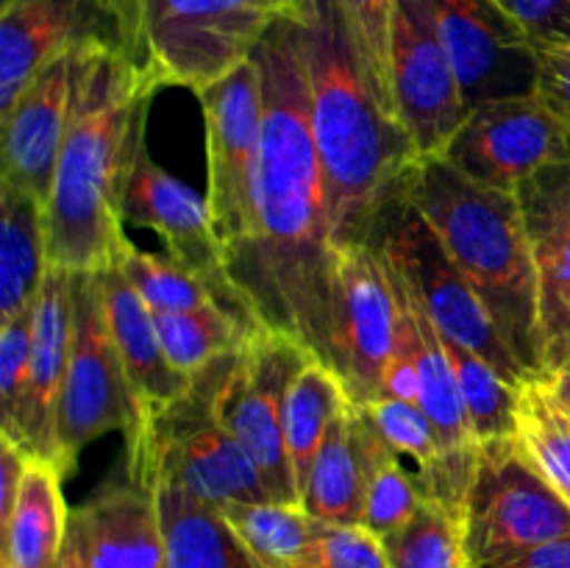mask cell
I'll use <instances>...</instances> for the list:
<instances>
[{"instance_id":"43","label":"cell","mask_w":570,"mask_h":568,"mask_svg":"<svg viewBox=\"0 0 570 568\" xmlns=\"http://www.w3.org/2000/svg\"><path fill=\"white\" fill-rule=\"evenodd\" d=\"M59 568H89L87 560H83L81 549H78L76 538L70 535V529H67V540H65V551H61Z\"/></svg>"},{"instance_id":"35","label":"cell","mask_w":570,"mask_h":568,"mask_svg":"<svg viewBox=\"0 0 570 568\" xmlns=\"http://www.w3.org/2000/svg\"><path fill=\"white\" fill-rule=\"evenodd\" d=\"M356 410L367 418V423L382 434L384 443L395 454L412 457L417 462V471L438 457V432L423 407L399 399H379L365 407H356Z\"/></svg>"},{"instance_id":"33","label":"cell","mask_w":570,"mask_h":568,"mask_svg":"<svg viewBox=\"0 0 570 568\" xmlns=\"http://www.w3.org/2000/svg\"><path fill=\"white\" fill-rule=\"evenodd\" d=\"M515 438L529 460L570 501V410L546 379H532L521 388Z\"/></svg>"},{"instance_id":"38","label":"cell","mask_w":570,"mask_h":568,"mask_svg":"<svg viewBox=\"0 0 570 568\" xmlns=\"http://www.w3.org/2000/svg\"><path fill=\"white\" fill-rule=\"evenodd\" d=\"M323 568H390L382 538L367 527H340L321 521Z\"/></svg>"},{"instance_id":"25","label":"cell","mask_w":570,"mask_h":568,"mask_svg":"<svg viewBox=\"0 0 570 568\" xmlns=\"http://www.w3.org/2000/svg\"><path fill=\"white\" fill-rule=\"evenodd\" d=\"M48 267L45 204L0 184V323L31 310Z\"/></svg>"},{"instance_id":"28","label":"cell","mask_w":570,"mask_h":568,"mask_svg":"<svg viewBox=\"0 0 570 568\" xmlns=\"http://www.w3.org/2000/svg\"><path fill=\"white\" fill-rule=\"evenodd\" d=\"M223 516L245 540L256 568H323L321 521L301 505H228Z\"/></svg>"},{"instance_id":"36","label":"cell","mask_w":570,"mask_h":568,"mask_svg":"<svg viewBox=\"0 0 570 568\" xmlns=\"http://www.w3.org/2000/svg\"><path fill=\"white\" fill-rule=\"evenodd\" d=\"M33 306L11 321L0 323V432L17 440L22 390L31 362Z\"/></svg>"},{"instance_id":"30","label":"cell","mask_w":570,"mask_h":568,"mask_svg":"<svg viewBox=\"0 0 570 568\" xmlns=\"http://www.w3.org/2000/svg\"><path fill=\"white\" fill-rule=\"evenodd\" d=\"M356 440L367 468V505L362 527L371 529L376 538H387L415 516L417 507L423 505V490L415 473L401 466V454L384 443L382 434L367 423L360 410H356Z\"/></svg>"},{"instance_id":"16","label":"cell","mask_w":570,"mask_h":568,"mask_svg":"<svg viewBox=\"0 0 570 568\" xmlns=\"http://www.w3.org/2000/svg\"><path fill=\"white\" fill-rule=\"evenodd\" d=\"M120 50L117 0H3L0 6V111L45 65L81 45Z\"/></svg>"},{"instance_id":"34","label":"cell","mask_w":570,"mask_h":568,"mask_svg":"<svg viewBox=\"0 0 570 568\" xmlns=\"http://www.w3.org/2000/svg\"><path fill=\"white\" fill-rule=\"evenodd\" d=\"M382 543L390 568H468L462 523L438 501L423 499L415 516Z\"/></svg>"},{"instance_id":"29","label":"cell","mask_w":570,"mask_h":568,"mask_svg":"<svg viewBox=\"0 0 570 568\" xmlns=\"http://www.w3.org/2000/svg\"><path fill=\"white\" fill-rule=\"evenodd\" d=\"M154 321L167 360L187 376H195L220 356L234 354L262 332L217 304L193 312H154Z\"/></svg>"},{"instance_id":"31","label":"cell","mask_w":570,"mask_h":568,"mask_svg":"<svg viewBox=\"0 0 570 568\" xmlns=\"http://www.w3.org/2000/svg\"><path fill=\"white\" fill-rule=\"evenodd\" d=\"M443 345L451 365H454L456 384H460V395L462 404H465L473 440L476 443H488V440L515 438L518 399H521L523 384L521 388L512 384L488 360H482L473 351L462 349L454 340L443 337Z\"/></svg>"},{"instance_id":"17","label":"cell","mask_w":570,"mask_h":568,"mask_svg":"<svg viewBox=\"0 0 570 568\" xmlns=\"http://www.w3.org/2000/svg\"><path fill=\"white\" fill-rule=\"evenodd\" d=\"M438 17L468 111L488 100L534 92L532 42L488 0H438Z\"/></svg>"},{"instance_id":"41","label":"cell","mask_w":570,"mask_h":568,"mask_svg":"<svg viewBox=\"0 0 570 568\" xmlns=\"http://www.w3.org/2000/svg\"><path fill=\"white\" fill-rule=\"evenodd\" d=\"M468 568H570V535Z\"/></svg>"},{"instance_id":"9","label":"cell","mask_w":570,"mask_h":568,"mask_svg":"<svg viewBox=\"0 0 570 568\" xmlns=\"http://www.w3.org/2000/svg\"><path fill=\"white\" fill-rule=\"evenodd\" d=\"M111 429L131 443L142 415L111 337L100 271L72 273V349L59 410L61 473H72L78 454Z\"/></svg>"},{"instance_id":"3","label":"cell","mask_w":570,"mask_h":568,"mask_svg":"<svg viewBox=\"0 0 570 568\" xmlns=\"http://www.w3.org/2000/svg\"><path fill=\"white\" fill-rule=\"evenodd\" d=\"M154 95L111 45L72 50L70 123L45 204L50 265L70 273L109 267L122 234V178L145 139Z\"/></svg>"},{"instance_id":"37","label":"cell","mask_w":570,"mask_h":568,"mask_svg":"<svg viewBox=\"0 0 570 568\" xmlns=\"http://www.w3.org/2000/svg\"><path fill=\"white\" fill-rule=\"evenodd\" d=\"M340 6H343L356 39H360V48L365 53L379 89L393 104V89H390V33H393V17L399 0H340Z\"/></svg>"},{"instance_id":"39","label":"cell","mask_w":570,"mask_h":568,"mask_svg":"<svg viewBox=\"0 0 570 568\" xmlns=\"http://www.w3.org/2000/svg\"><path fill=\"white\" fill-rule=\"evenodd\" d=\"M532 50L538 61L534 95L570 134V48L560 42H532Z\"/></svg>"},{"instance_id":"1","label":"cell","mask_w":570,"mask_h":568,"mask_svg":"<svg viewBox=\"0 0 570 568\" xmlns=\"http://www.w3.org/2000/svg\"><path fill=\"white\" fill-rule=\"evenodd\" d=\"M262 72L254 228L226 271L259 326L304 345L337 373L343 287L326 178L309 120V87L289 11L250 53Z\"/></svg>"},{"instance_id":"32","label":"cell","mask_w":570,"mask_h":568,"mask_svg":"<svg viewBox=\"0 0 570 568\" xmlns=\"http://www.w3.org/2000/svg\"><path fill=\"white\" fill-rule=\"evenodd\" d=\"M111 262L120 267L122 276L134 284V290L142 295V301L154 312H193L215 304L223 306L220 295L198 273L173 259L167 251L165 254L139 251L126 234H120V239H117Z\"/></svg>"},{"instance_id":"7","label":"cell","mask_w":570,"mask_h":568,"mask_svg":"<svg viewBox=\"0 0 570 568\" xmlns=\"http://www.w3.org/2000/svg\"><path fill=\"white\" fill-rule=\"evenodd\" d=\"M373 243L401 273L406 287L415 293L443 337L488 360L518 388L532 382V376L523 371L510 345L504 343L479 293L451 259L443 239L434 234L423 212L406 195H401L382 217Z\"/></svg>"},{"instance_id":"6","label":"cell","mask_w":570,"mask_h":568,"mask_svg":"<svg viewBox=\"0 0 570 568\" xmlns=\"http://www.w3.org/2000/svg\"><path fill=\"white\" fill-rule=\"evenodd\" d=\"M220 360L195 373L187 393L150 421L137 457L126 460V477L154 488L170 479L215 507L271 505V490L239 440L217 421L215 390Z\"/></svg>"},{"instance_id":"26","label":"cell","mask_w":570,"mask_h":568,"mask_svg":"<svg viewBox=\"0 0 570 568\" xmlns=\"http://www.w3.org/2000/svg\"><path fill=\"white\" fill-rule=\"evenodd\" d=\"M365 505L367 468L356 440V410L348 404L334 418L317 451L301 507L323 523L356 527L365 521Z\"/></svg>"},{"instance_id":"8","label":"cell","mask_w":570,"mask_h":568,"mask_svg":"<svg viewBox=\"0 0 570 568\" xmlns=\"http://www.w3.org/2000/svg\"><path fill=\"white\" fill-rule=\"evenodd\" d=\"M312 360L304 345L271 329L220 356L215 415L256 462L273 505H301L284 449V404L295 376Z\"/></svg>"},{"instance_id":"14","label":"cell","mask_w":570,"mask_h":568,"mask_svg":"<svg viewBox=\"0 0 570 568\" xmlns=\"http://www.w3.org/2000/svg\"><path fill=\"white\" fill-rule=\"evenodd\" d=\"M120 217L159 232L167 245V254L187 265L193 273H198L220 295L223 306L232 315H237L248 326L265 329L259 326V321L228 276L226 256H223V245L215 234L206 195H200L187 182L165 170L148 154L145 139H139L126 167L120 189Z\"/></svg>"},{"instance_id":"19","label":"cell","mask_w":570,"mask_h":568,"mask_svg":"<svg viewBox=\"0 0 570 568\" xmlns=\"http://www.w3.org/2000/svg\"><path fill=\"white\" fill-rule=\"evenodd\" d=\"M534 271L546 379L570 362V165L551 167L518 189Z\"/></svg>"},{"instance_id":"40","label":"cell","mask_w":570,"mask_h":568,"mask_svg":"<svg viewBox=\"0 0 570 568\" xmlns=\"http://www.w3.org/2000/svg\"><path fill=\"white\" fill-rule=\"evenodd\" d=\"M488 3L529 42L549 39L551 31L570 14V0H488Z\"/></svg>"},{"instance_id":"10","label":"cell","mask_w":570,"mask_h":568,"mask_svg":"<svg viewBox=\"0 0 570 568\" xmlns=\"http://www.w3.org/2000/svg\"><path fill=\"white\" fill-rule=\"evenodd\" d=\"M570 535V501L518 438L479 443L476 473L462 516L468 566Z\"/></svg>"},{"instance_id":"27","label":"cell","mask_w":570,"mask_h":568,"mask_svg":"<svg viewBox=\"0 0 570 568\" xmlns=\"http://www.w3.org/2000/svg\"><path fill=\"white\" fill-rule=\"evenodd\" d=\"M348 404L351 399L343 382L323 362H306L304 371L295 376L287 393V404H284V449H287L298 501L304 496L315 457L326 440L328 429H332L334 418Z\"/></svg>"},{"instance_id":"5","label":"cell","mask_w":570,"mask_h":568,"mask_svg":"<svg viewBox=\"0 0 570 568\" xmlns=\"http://www.w3.org/2000/svg\"><path fill=\"white\" fill-rule=\"evenodd\" d=\"M295 0H117L120 53L148 89L200 92L250 59Z\"/></svg>"},{"instance_id":"21","label":"cell","mask_w":570,"mask_h":568,"mask_svg":"<svg viewBox=\"0 0 570 568\" xmlns=\"http://www.w3.org/2000/svg\"><path fill=\"white\" fill-rule=\"evenodd\" d=\"M70 535L89 568H167V543L154 488L109 479L70 510Z\"/></svg>"},{"instance_id":"2","label":"cell","mask_w":570,"mask_h":568,"mask_svg":"<svg viewBox=\"0 0 570 568\" xmlns=\"http://www.w3.org/2000/svg\"><path fill=\"white\" fill-rule=\"evenodd\" d=\"M289 17L309 87L334 243L340 251L367 245L404 195L421 154L379 89L340 0H295Z\"/></svg>"},{"instance_id":"11","label":"cell","mask_w":570,"mask_h":568,"mask_svg":"<svg viewBox=\"0 0 570 568\" xmlns=\"http://www.w3.org/2000/svg\"><path fill=\"white\" fill-rule=\"evenodd\" d=\"M206 123V200L226 262L254 228V184L262 143V72L245 59L215 84L195 92Z\"/></svg>"},{"instance_id":"13","label":"cell","mask_w":570,"mask_h":568,"mask_svg":"<svg viewBox=\"0 0 570 568\" xmlns=\"http://www.w3.org/2000/svg\"><path fill=\"white\" fill-rule=\"evenodd\" d=\"M390 89L421 159L440 156L468 117L440 31L438 0H399L390 33Z\"/></svg>"},{"instance_id":"22","label":"cell","mask_w":570,"mask_h":568,"mask_svg":"<svg viewBox=\"0 0 570 568\" xmlns=\"http://www.w3.org/2000/svg\"><path fill=\"white\" fill-rule=\"evenodd\" d=\"M100 282H104V306L111 337L120 351L128 384H131L139 415H142V429L131 443H126V460H131L142 449L150 421L187 393L193 376L176 371L173 362L167 360L165 345L156 332L154 310L145 304L142 295L134 290V284L122 276L115 262L100 271Z\"/></svg>"},{"instance_id":"4","label":"cell","mask_w":570,"mask_h":568,"mask_svg":"<svg viewBox=\"0 0 570 568\" xmlns=\"http://www.w3.org/2000/svg\"><path fill=\"white\" fill-rule=\"evenodd\" d=\"M404 195L443 239L523 371L546 379L538 271L518 193L482 187L443 156H429L410 173Z\"/></svg>"},{"instance_id":"23","label":"cell","mask_w":570,"mask_h":568,"mask_svg":"<svg viewBox=\"0 0 570 568\" xmlns=\"http://www.w3.org/2000/svg\"><path fill=\"white\" fill-rule=\"evenodd\" d=\"M65 473L42 457H28L14 510L0 523L3 568H59L70 510L61 496Z\"/></svg>"},{"instance_id":"24","label":"cell","mask_w":570,"mask_h":568,"mask_svg":"<svg viewBox=\"0 0 570 568\" xmlns=\"http://www.w3.org/2000/svg\"><path fill=\"white\" fill-rule=\"evenodd\" d=\"M167 568H256L248 546L220 507L198 499L170 479L154 482Z\"/></svg>"},{"instance_id":"42","label":"cell","mask_w":570,"mask_h":568,"mask_svg":"<svg viewBox=\"0 0 570 568\" xmlns=\"http://www.w3.org/2000/svg\"><path fill=\"white\" fill-rule=\"evenodd\" d=\"M546 382H549V388L554 390L557 399H560L562 404H566L570 410V362H568V365H562L557 373H551Z\"/></svg>"},{"instance_id":"18","label":"cell","mask_w":570,"mask_h":568,"mask_svg":"<svg viewBox=\"0 0 570 568\" xmlns=\"http://www.w3.org/2000/svg\"><path fill=\"white\" fill-rule=\"evenodd\" d=\"M72 349V273L50 265L33 301L31 362L22 390L17 443L33 457L59 462V410Z\"/></svg>"},{"instance_id":"44","label":"cell","mask_w":570,"mask_h":568,"mask_svg":"<svg viewBox=\"0 0 570 568\" xmlns=\"http://www.w3.org/2000/svg\"><path fill=\"white\" fill-rule=\"evenodd\" d=\"M538 42H560V45H568V48H570V14L560 22V26L554 28V31H551L549 39H538Z\"/></svg>"},{"instance_id":"12","label":"cell","mask_w":570,"mask_h":568,"mask_svg":"<svg viewBox=\"0 0 570 568\" xmlns=\"http://www.w3.org/2000/svg\"><path fill=\"white\" fill-rule=\"evenodd\" d=\"M440 156L482 187L518 193L540 173L570 165V134L538 95H512L468 111Z\"/></svg>"},{"instance_id":"20","label":"cell","mask_w":570,"mask_h":568,"mask_svg":"<svg viewBox=\"0 0 570 568\" xmlns=\"http://www.w3.org/2000/svg\"><path fill=\"white\" fill-rule=\"evenodd\" d=\"M72 104V50L56 56L0 111L3 128V184L48 204L56 165L67 137Z\"/></svg>"},{"instance_id":"15","label":"cell","mask_w":570,"mask_h":568,"mask_svg":"<svg viewBox=\"0 0 570 568\" xmlns=\"http://www.w3.org/2000/svg\"><path fill=\"white\" fill-rule=\"evenodd\" d=\"M340 287L343 321L337 379L351 404L365 407L384 395V379L399 334V298L376 243L340 251Z\"/></svg>"}]
</instances>
